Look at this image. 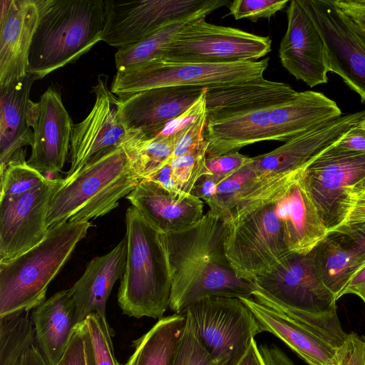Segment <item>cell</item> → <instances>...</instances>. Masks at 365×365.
Wrapping results in <instances>:
<instances>
[{
	"label": "cell",
	"mask_w": 365,
	"mask_h": 365,
	"mask_svg": "<svg viewBox=\"0 0 365 365\" xmlns=\"http://www.w3.org/2000/svg\"><path fill=\"white\" fill-rule=\"evenodd\" d=\"M0 87L28 74V59L39 21L37 0H1Z\"/></svg>",
	"instance_id": "obj_22"
},
{
	"label": "cell",
	"mask_w": 365,
	"mask_h": 365,
	"mask_svg": "<svg viewBox=\"0 0 365 365\" xmlns=\"http://www.w3.org/2000/svg\"><path fill=\"white\" fill-rule=\"evenodd\" d=\"M31 317L40 350L50 365H56L76 327V302L71 288L55 293L34 309Z\"/></svg>",
	"instance_id": "obj_29"
},
{
	"label": "cell",
	"mask_w": 365,
	"mask_h": 365,
	"mask_svg": "<svg viewBox=\"0 0 365 365\" xmlns=\"http://www.w3.org/2000/svg\"><path fill=\"white\" fill-rule=\"evenodd\" d=\"M341 115L336 103L323 93L298 92L292 99L270 108L272 140L287 142Z\"/></svg>",
	"instance_id": "obj_28"
},
{
	"label": "cell",
	"mask_w": 365,
	"mask_h": 365,
	"mask_svg": "<svg viewBox=\"0 0 365 365\" xmlns=\"http://www.w3.org/2000/svg\"><path fill=\"white\" fill-rule=\"evenodd\" d=\"M335 145L346 150L365 153V128L361 123L354 126Z\"/></svg>",
	"instance_id": "obj_45"
},
{
	"label": "cell",
	"mask_w": 365,
	"mask_h": 365,
	"mask_svg": "<svg viewBox=\"0 0 365 365\" xmlns=\"http://www.w3.org/2000/svg\"><path fill=\"white\" fill-rule=\"evenodd\" d=\"M108 77L101 74L92 90L94 105L81 123L73 125L71 143V168L68 178L96 158L120 146L125 142L126 130L118 115L119 99L108 89Z\"/></svg>",
	"instance_id": "obj_16"
},
{
	"label": "cell",
	"mask_w": 365,
	"mask_h": 365,
	"mask_svg": "<svg viewBox=\"0 0 365 365\" xmlns=\"http://www.w3.org/2000/svg\"><path fill=\"white\" fill-rule=\"evenodd\" d=\"M63 179L47 178L20 195L0 199V262H7L46 237L51 197Z\"/></svg>",
	"instance_id": "obj_14"
},
{
	"label": "cell",
	"mask_w": 365,
	"mask_h": 365,
	"mask_svg": "<svg viewBox=\"0 0 365 365\" xmlns=\"http://www.w3.org/2000/svg\"><path fill=\"white\" fill-rule=\"evenodd\" d=\"M365 119V110L316 126L273 150L251 158L250 167L262 182L304 169Z\"/></svg>",
	"instance_id": "obj_15"
},
{
	"label": "cell",
	"mask_w": 365,
	"mask_h": 365,
	"mask_svg": "<svg viewBox=\"0 0 365 365\" xmlns=\"http://www.w3.org/2000/svg\"><path fill=\"white\" fill-rule=\"evenodd\" d=\"M261 329L281 339L309 365H336L338 349L317 332L252 297L240 298Z\"/></svg>",
	"instance_id": "obj_24"
},
{
	"label": "cell",
	"mask_w": 365,
	"mask_h": 365,
	"mask_svg": "<svg viewBox=\"0 0 365 365\" xmlns=\"http://www.w3.org/2000/svg\"><path fill=\"white\" fill-rule=\"evenodd\" d=\"M269 58L225 63H178L158 60L117 71L110 91L125 98L135 93L161 87L211 88L250 81L263 77Z\"/></svg>",
	"instance_id": "obj_9"
},
{
	"label": "cell",
	"mask_w": 365,
	"mask_h": 365,
	"mask_svg": "<svg viewBox=\"0 0 365 365\" xmlns=\"http://www.w3.org/2000/svg\"><path fill=\"white\" fill-rule=\"evenodd\" d=\"M287 0H235L228 5L230 14L235 19H247L256 22L259 19H269L288 4Z\"/></svg>",
	"instance_id": "obj_39"
},
{
	"label": "cell",
	"mask_w": 365,
	"mask_h": 365,
	"mask_svg": "<svg viewBox=\"0 0 365 365\" xmlns=\"http://www.w3.org/2000/svg\"><path fill=\"white\" fill-rule=\"evenodd\" d=\"M267 349L277 365H294L284 352L276 345H267Z\"/></svg>",
	"instance_id": "obj_50"
},
{
	"label": "cell",
	"mask_w": 365,
	"mask_h": 365,
	"mask_svg": "<svg viewBox=\"0 0 365 365\" xmlns=\"http://www.w3.org/2000/svg\"><path fill=\"white\" fill-rule=\"evenodd\" d=\"M230 2L227 0H218L216 4L191 16L158 29L138 43L118 49L115 54L117 71L132 69L161 60L173 38L186 24L203 16H206L216 9L229 5Z\"/></svg>",
	"instance_id": "obj_32"
},
{
	"label": "cell",
	"mask_w": 365,
	"mask_h": 365,
	"mask_svg": "<svg viewBox=\"0 0 365 365\" xmlns=\"http://www.w3.org/2000/svg\"><path fill=\"white\" fill-rule=\"evenodd\" d=\"M227 225L208 211L190 227L160 234L171 277L169 308L185 314L210 297H252L253 282L237 277L225 247Z\"/></svg>",
	"instance_id": "obj_1"
},
{
	"label": "cell",
	"mask_w": 365,
	"mask_h": 365,
	"mask_svg": "<svg viewBox=\"0 0 365 365\" xmlns=\"http://www.w3.org/2000/svg\"><path fill=\"white\" fill-rule=\"evenodd\" d=\"M21 365H50L38 345L34 341L24 352Z\"/></svg>",
	"instance_id": "obj_47"
},
{
	"label": "cell",
	"mask_w": 365,
	"mask_h": 365,
	"mask_svg": "<svg viewBox=\"0 0 365 365\" xmlns=\"http://www.w3.org/2000/svg\"><path fill=\"white\" fill-rule=\"evenodd\" d=\"M127 250L125 236L110 252L94 257L71 288L76 302V326L93 313L106 318V302L113 285L124 274Z\"/></svg>",
	"instance_id": "obj_25"
},
{
	"label": "cell",
	"mask_w": 365,
	"mask_h": 365,
	"mask_svg": "<svg viewBox=\"0 0 365 365\" xmlns=\"http://www.w3.org/2000/svg\"><path fill=\"white\" fill-rule=\"evenodd\" d=\"M287 17V28L279 48L282 66L311 88L327 83L329 71L326 46L304 0L291 1Z\"/></svg>",
	"instance_id": "obj_17"
},
{
	"label": "cell",
	"mask_w": 365,
	"mask_h": 365,
	"mask_svg": "<svg viewBox=\"0 0 365 365\" xmlns=\"http://www.w3.org/2000/svg\"><path fill=\"white\" fill-rule=\"evenodd\" d=\"M33 131L31 153L27 163L41 173H57L63 167L73 130V121L61 94L49 86L31 107Z\"/></svg>",
	"instance_id": "obj_18"
},
{
	"label": "cell",
	"mask_w": 365,
	"mask_h": 365,
	"mask_svg": "<svg viewBox=\"0 0 365 365\" xmlns=\"http://www.w3.org/2000/svg\"><path fill=\"white\" fill-rule=\"evenodd\" d=\"M361 125L365 128V119L361 123Z\"/></svg>",
	"instance_id": "obj_52"
},
{
	"label": "cell",
	"mask_w": 365,
	"mask_h": 365,
	"mask_svg": "<svg viewBox=\"0 0 365 365\" xmlns=\"http://www.w3.org/2000/svg\"><path fill=\"white\" fill-rule=\"evenodd\" d=\"M304 185L330 232L343 225L365 192V153L332 145L301 171Z\"/></svg>",
	"instance_id": "obj_8"
},
{
	"label": "cell",
	"mask_w": 365,
	"mask_h": 365,
	"mask_svg": "<svg viewBox=\"0 0 365 365\" xmlns=\"http://www.w3.org/2000/svg\"><path fill=\"white\" fill-rule=\"evenodd\" d=\"M237 365H266L255 339Z\"/></svg>",
	"instance_id": "obj_49"
},
{
	"label": "cell",
	"mask_w": 365,
	"mask_h": 365,
	"mask_svg": "<svg viewBox=\"0 0 365 365\" xmlns=\"http://www.w3.org/2000/svg\"><path fill=\"white\" fill-rule=\"evenodd\" d=\"M25 153L12 160L0 173V199L20 195L42 185L47 179L25 160Z\"/></svg>",
	"instance_id": "obj_35"
},
{
	"label": "cell",
	"mask_w": 365,
	"mask_h": 365,
	"mask_svg": "<svg viewBox=\"0 0 365 365\" xmlns=\"http://www.w3.org/2000/svg\"><path fill=\"white\" fill-rule=\"evenodd\" d=\"M126 134L122 146L128 153L140 182L149 180L170 162L177 142L174 138L160 133L150 138L135 133Z\"/></svg>",
	"instance_id": "obj_33"
},
{
	"label": "cell",
	"mask_w": 365,
	"mask_h": 365,
	"mask_svg": "<svg viewBox=\"0 0 365 365\" xmlns=\"http://www.w3.org/2000/svg\"><path fill=\"white\" fill-rule=\"evenodd\" d=\"M283 177L260 184L224 220L226 255L240 279L252 282L292 253L274 198L275 185Z\"/></svg>",
	"instance_id": "obj_3"
},
{
	"label": "cell",
	"mask_w": 365,
	"mask_h": 365,
	"mask_svg": "<svg viewBox=\"0 0 365 365\" xmlns=\"http://www.w3.org/2000/svg\"><path fill=\"white\" fill-rule=\"evenodd\" d=\"M186 325L174 365H222L215 360L200 343L190 314L186 312Z\"/></svg>",
	"instance_id": "obj_38"
},
{
	"label": "cell",
	"mask_w": 365,
	"mask_h": 365,
	"mask_svg": "<svg viewBox=\"0 0 365 365\" xmlns=\"http://www.w3.org/2000/svg\"><path fill=\"white\" fill-rule=\"evenodd\" d=\"M218 0L104 1L101 41L118 49L140 42L158 29L216 4Z\"/></svg>",
	"instance_id": "obj_12"
},
{
	"label": "cell",
	"mask_w": 365,
	"mask_h": 365,
	"mask_svg": "<svg viewBox=\"0 0 365 365\" xmlns=\"http://www.w3.org/2000/svg\"><path fill=\"white\" fill-rule=\"evenodd\" d=\"M206 141L194 150L171 158L168 163L175 190L190 194L197 180L206 174Z\"/></svg>",
	"instance_id": "obj_36"
},
{
	"label": "cell",
	"mask_w": 365,
	"mask_h": 365,
	"mask_svg": "<svg viewBox=\"0 0 365 365\" xmlns=\"http://www.w3.org/2000/svg\"><path fill=\"white\" fill-rule=\"evenodd\" d=\"M36 78L28 73L0 87V173L31 145V88Z\"/></svg>",
	"instance_id": "obj_26"
},
{
	"label": "cell",
	"mask_w": 365,
	"mask_h": 365,
	"mask_svg": "<svg viewBox=\"0 0 365 365\" xmlns=\"http://www.w3.org/2000/svg\"><path fill=\"white\" fill-rule=\"evenodd\" d=\"M250 160L251 158L240 154L238 151L207 157L206 174L224 177L236 172L247 164Z\"/></svg>",
	"instance_id": "obj_42"
},
{
	"label": "cell",
	"mask_w": 365,
	"mask_h": 365,
	"mask_svg": "<svg viewBox=\"0 0 365 365\" xmlns=\"http://www.w3.org/2000/svg\"><path fill=\"white\" fill-rule=\"evenodd\" d=\"M39 21L28 59L36 80L74 63L101 41L103 0H37Z\"/></svg>",
	"instance_id": "obj_4"
},
{
	"label": "cell",
	"mask_w": 365,
	"mask_h": 365,
	"mask_svg": "<svg viewBox=\"0 0 365 365\" xmlns=\"http://www.w3.org/2000/svg\"><path fill=\"white\" fill-rule=\"evenodd\" d=\"M126 198L160 234L186 229L204 215L200 198L167 190L150 180L140 182Z\"/></svg>",
	"instance_id": "obj_23"
},
{
	"label": "cell",
	"mask_w": 365,
	"mask_h": 365,
	"mask_svg": "<svg viewBox=\"0 0 365 365\" xmlns=\"http://www.w3.org/2000/svg\"><path fill=\"white\" fill-rule=\"evenodd\" d=\"M205 89L197 86L161 87L118 98L120 120L126 133L153 138L190 108Z\"/></svg>",
	"instance_id": "obj_19"
},
{
	"label": "cell",
	"mask_w": 365,
	"mask_h": 365,
	"mask_svg": "<svg viewBox=\"0 0 365 365\" xmlns=\"http://www.w3.org/2000/svg\"><path fill=\"white\" fill-rule=\"evenodd\" d=\"M334 6L365 31V0H330Z\"/></svg>",
	"instance_id": "obj_44"
},
{
	"label": "cell",
	"mask_w": 365,
	"mask_h": 365,
	"mask_svg": "<svg viewBox=\"0 0 365 365\" xmlns=\"http://www.w3.org/2000/svg\"><path fill=\"white\" fill-rule=\"evenodd\" d=\"M207 119L205 108L197 115L190 128L176 142L171 158L185 154L205 142L204 131Z\"/></svg>",
	"instance_id": "obj_41"
},
{
	"label": "cell",
	"mask_w": 365,
	"mask_h": 365,
	"mask_svg": "<svg viewBox=\"0 0 365 365\" xmlns=\"http://www.w3.org/2000/svg\"><path fill=\"white\" fill-rule=\"evenodd\" d=\"M336 359L337 365H365V340L356 333L347 334Z\"/></svg>",
	"instance_id": "obj_43"
},
{
	"label": "cell",
	"mask_w": 365,
	"mask_h": 365,
	"mask_svg": "<svg viewBox=\"0 0 365 365\" xmlns=\"http://www.w3.org/2000/svg\"><path fill=\"white\" fill-rule=\"evenodd\" d=\"M195 333L211 356L222 365H237L261 327L240 298H204L187 311Z\"/></svg>",
	"instance_id": "obj_11"
},
{
	"label": "cell",
	"mask_w": 365,
	"mask_h": 365,
	"mask_svg": "<svg viewBox=\"0 0 365 365\" xmlns=\"http://www.w3.org/2000/svg\"><path fill=\"white\" fill-rule=\"evenodd\" d=\"M186 322L185 313L159 319L133 341L134 352L125 365H174Z\"/></svg>",
	"instance_id": "obj_31"
},
{
	"label": "cell",
	"mask_w": 365,
	"mask_h": 365,
	"mask_svg": "<svg viewBox=\"0 0 365 365\" xmlns=\"http://www.w3.org/2000/svg\"><path fill=\"white\" fill-rule=\"evenodd\" d=\"M84 322L91 339L96 365H122L115 357L112 331L106 318L93 313Z\"/></svg>",
	"instance_id": "obj_37"
},
{
	"label": "cell",
	"mask_w": 365,
	"mask_h": 365,
	"mask_svg": "<svg viewBox=\"0 0 365 365\" xmlns=\"http://www.w3.org/2000/svg\"><path fill=\"white\" fill-rule=\"evenodd\" d=\"M301 171L285 176L276 183L274 198L283 220L289 252L306 255L324 237L327 231L304 185Z\"/></svg>",
	"instance_id": "obj_20"
},
{
	"label": "cell",
	"mask_w": 365,
	"mask_h": 365,
	"mask_svg": "<svg viewBox=\"0 0 365 365\" xmlns=\"http://www.w3.org/2000/svg\"><path fill=\"white\" fill-rule=\"evenodd\" d=\"M348 294L358 296L365 304V264L353 275L342 291L341 297Z\"/></svg>",
	"instance_id": "obj_46"
},
{
	"label": "cell",
	"mask_w": 365,
	"mask_h": 365,
	"mask_svg": "<svg viewBox=\"0 0 365 365\" xmlns=\"http://www.w3.org/2000/svg\"><path fill=\"white\" fill-rule=\"evenodd\" d=\"M297 91L284 83L264 77L242 83L205 88L207 119L274 106L286 102Z\"/></svg>",
	"instance_id": "obj_27"
},
{
	"label": "cell",
	"mask_w": 365,
	"mask_h": 365,
	"mask_svg": "<svg viewBox=\"0 0 365 365\" xmlns=\"http://www.w3.org/2000/svg\"><path fill=\"white\" fill-rule=\"evenodd\" d=\"M35 341L29 312L0 318V365H21L24 352Z\"/></svg>",
	"instance_id": "obj_34"
},
{
	"label": "cell",
	"mask_w": 365,
	"mask_h": 365,
	"mask_svg": "<svg viewBox=\"0 0 365 365\" xmlns=\"http://www.w3.org/2000/svg\"><path fill=\"white\" fill-rule=\"evenodd\" d=\"M312 252L319 277L338 300L365 264V222L344 223L328 232Z\"/></svg>",
	"instance_id": "obj_21"
},
{
	"label": "cell",
	"mask_w": 365,
	"mask_h": 365,
	"mask_svg": "<svg viewBox=\"0 0 365 365\" xmlns=\"http://www.w3.org/2000/svg\"><path fill=\"white\" fill-rule=\"evenodd\" d=\"M271 107L207 119L204 131L207 157L236 152L255 143L272 140Z\"/></svg>",
	"instance_id": "obj_30"
},
{
	"label": "cell",
	"mask_w": 365,
	"mask_h": 365,
	"mask_svg": "<svg viewBox=\"0 0 365 365\" xmlns=\"http://www.w3.org/2000/svg\"><path fill=\"white\" fill-rule=\"evenodd\" d=\"M361 222H365V192L356 197L344 223Z\"/></svg>",
	"instance_id": "obj_48"
},
{
	"label": "cell",
	"mask_w": 365,
	"mask_h": 365,
	"mask_svg": "<svg viewBox=\"0 0 365 365\" xmlns=\"http://www.w3.org/2000/svg\"><path fill=\"white\" fill-rule=\"evenodd\" d=\"M252 297L319 334L339 349L346 337L336 311V296L315 267L312 251L291 253L252 282Z\"/></svg>",
	"instance_id": "obj_2"
},
{
	"label": "cell",
	"mask_w": 365,
	"mask_h": 365,
	"mask_svg": "<svg viewBox=\"0 0 365 365\" xmlns=\"http://www.w3.org/2000/svg\"><path fill=\"white\" fill-rule=\"evenodd\" d=\"M56 365H96L91 339L84 322L74 327L66 351Z\"/></svg>",
	"instance_id": "obj_40"
},
{
	"label": "cell",
	"mask_w": 365,
	"mask_h": 365,
	"mask_svg": "<svg viewBox=\"0 0 365 365\" xmlns=\"http://www.w3.org/2000/svg\"><path fill=\"white\" fill-rule=\"evenodd\" d=\"M140 182L123 146L96 158L63 179L51 197L47 226L49 229L65 222L89 221L105 215Z\"/></svg>",
	"instance_id": "obj_6"
},
{
	"label": "cell",
	"mask_w": 365,
	"mask_h": 365,
	"mask_svg": "<svg viewBox=\"0 0 365 365\" xmlns=\"http://www.w3.org/2000/svg\"><path fill=\"white\" fill-rule=\"evenodd\" d=\"M127 262L118 303L123 314L160 319L169 307L171 277L160 233L134 206L125 212Z\"/></svg>",
	"instance_id": "obj_7"
},
{
	"label": "cell",
	"mask_w": 365,
	"mask_h": 365,
	"mask_svg": "<svg viewBox=\"0 0 365 365\" xmlns=\"http://www.w3.org/2000/svg\"><path fill=\"white\" fill-rule=\"evenodd\" d=\"M259 349L266 365H277L267 349V344H261Z\"/></svg>",
	"instance_id": "obj_51"
},
{
	"label": "cell",
	"mask_w": 365,
	"mask_h": 365,
	"mask_svg": "<svg viewBox=\"0 0 365 365\" xmlns=\"http://www.w3.org/2000/svg\"><path fill=\"white\" fill-rule=\"evenodd\" d=\"M271 50L269 36L212 24L203 16L177 34L161 60L178 63H225L256 61Z\"/></svg>",
	"instance_id": "obj_10"
},
{
	"label": "cell",
	"mask_w": 365,
	"mask_h": 365,
	"mask_svg": "<svg viewBox=\"0 0 365 365\" xmlns=\"http://www.w3.org/2000/svg\"><path fill=\"white\" fill-rule=\"evenodd\" d=\"M304 3L324 40L329 71L339 75L365 102V31L330 0Z\"/></svg>",
	"instance_id": "obj_13"
},
{
	"label": "cell",
	"mask_w": 365,
	"mask_h": 365,
	"mask_svg": "<svg viewBox=\"0 0 365 365\" xmlns=\"http://www.w3.org/2000/svg\"><path fill=\"white\" fill-rule=\"evenodd\" d=\"M91 227L90 221L58 224L37 245L0 262V318L29 312L45 301L48 284Z\"/></svg>",
	"instance_id": "obj_5"
}]
</instances>
